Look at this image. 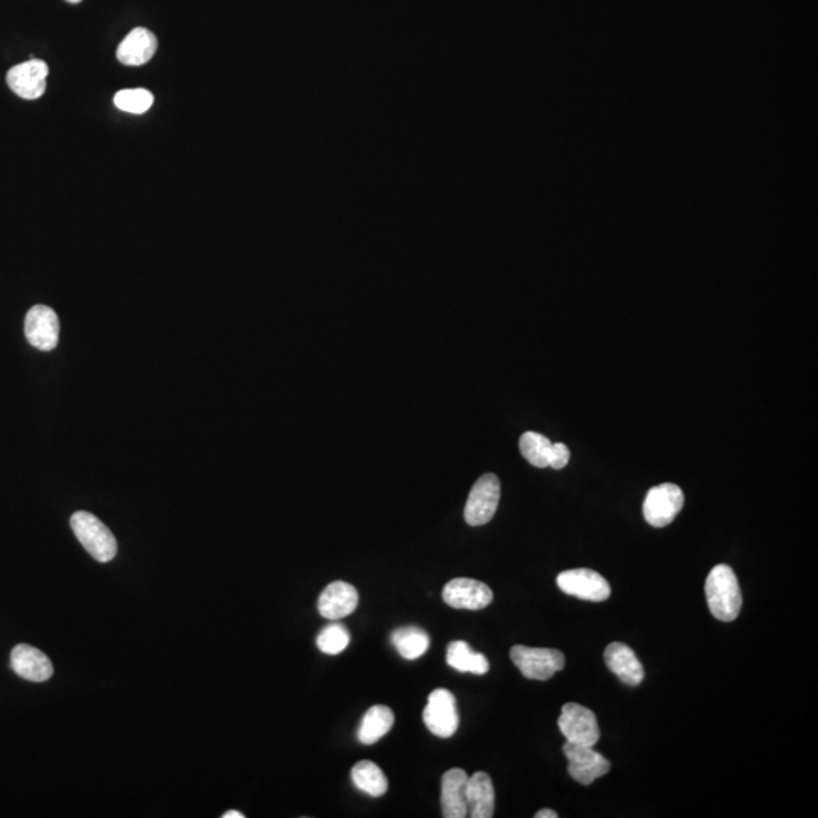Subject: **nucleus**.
<instances>
[{
  "label": "nucleus",
  "mask_w": 818,
  "mask_h": 818,
  "mask_svg": "<svg viewBox=\"0 0 818 818\" xmlns=\"http://www.w3.org/2000/svg\"><path fill=\"white\" fill-rule=\"evenodd\" d=\"M469 775L464 770L452 769L441 781V808L444 818H464L469 815L466 788Z\"/></svg>",
  "instance_id": "17"
},
{
  "label": "nucleus",
  "mask_w": 818,
  "mask_h": 818,
  "mask_svg": "<svg viewBox=\"0 0 818 818\" xmlns=\"http://www.w3.org/2000/svg\"><path fill=\"white\" fill-rule=\"evenodd\" d=\"M552 441L538 432H525L520 438V452L525 456L526 461L538 469L549 467L550 453H552Z\"/></svg>",
  "instance_id": "23"
},
{
  "label": "nucleus",
  "mask_w": 818,
  "mask_h": 818,
  "mask_svg": "<svg viewBox=\"0 0 818 818\" xmlns=\"http://www.w3.org/2000/svg\"><path fill=\"white\" fill-rule=\"evenodd\" d=\"M352 781L358 790L372 797H382L388 790L385 773L372 761H358L353 765Z\"/></svg>",
  "instance_id": "21"
},
{
  "label": "nucleus",
  "mask_w": 818,
  "mask_h": 818,
  "mask_svg": "<svg viewBox=\"0 0 818 818\" xmlns=\"http://www.w3.org/2000/svg\"><path fill=\"white\" fill-rule=\"evenodd\" d=\"M391 643L396 647L400 656L405 659H417L425 655L429 649V635L423 629L406 626V628L396 629L391 635Z\"/></svg>",
  "instance_id": "22"
},
{
  "label": "nucleus",
  "mask_w": 818,
  "mask_h": 818,
  "mask_svg": "<svg viewBox=\"0 0 818 818\" xmlns=\"http://www.w3.org/2000/svg\"><path fill=\"white\" fill-rule=\"evenodd\" d=\"M535 818H558V814L552 809H540V811L535 814Z\"/></svg>",
  "instance_id": "27"
},
{
  "label": "nucleus",
  "mask_w": 818,
  "mask_h": 818,
  "mask_svg": "<svg viewBox=\"0 0 818 818\" xmlns=\"http://www.w3.org/2000/svg\"><path fill=\"white\" fill-rule=\"evenodd\" d=\"M349 631L340 623H332L322 629L317 637V647L326 655H338L349 646Z\"/></svg>",
  "instance_id": "25"
},
{
  "label": "nucleus",
  "mask_w": 818,
  "mask_h": 818,
  "mask_svg": "<svg viewBox=\"0 0 818 818\" xmlns=\"http://www.w3.org/2000/svg\"><path fill=\"white\" fill-rule=\"evenodd\" d=\"M684 491L675 484H661L650 488L644 500L643 514L653 528H664L676 519L684 508Z\"/></svg>",
  "instance_id": "4"
},
{
  "label": "nucleus",
  "mask_w": 818,
  "mask_h": 818,
  "mask_svg": "<svg viewBox=\"0 0 818 818\" xmlns=\"http://www.w3.org/2000/svg\"><path fill=\"white\" fill-rule=\"evenodd\" d=\"M558 728L569 743L581 746L594 747L600 738L596 714L579 703L570 702L562 706Z\"/></svg>",
  "instance_id": "5"
},
{
  "label": "nucleus",
  "mask_w": 818,
  "mask_h": 818,
  "mask_svg": "<svg viewBox=\"0 0 818 818\" xmlns=\"http://www.w3.org/2000/svg\"><path fill=\"white\" fill-rule=\"evenodd\" d=\"M223 818H244L240 811H228L223 814Z\"/></svg>",
  "instance_id": "28"
},
{
  "label": "nucleus",
  "mask_w": 818,
  "mask_h": 818,
  "mask_svg": "<svg viewBox=\"0 0 818 818\" xmlns=\"http://www.w3.org/2000/svg\"><path fill=\"white\" fill-rule=\"evenodd\" d=\"M556 584L569 596L588 602H605L611 596L608 581L590 569L566 570L559 573Z\"/></svg>",
  "instance_id": "9"
},
{
  "label": "nucleus",
  "mask_w": 818,
  "mask_h": 818,
  "mask_svg": "<svg viewBox=\"0 0 818 818\" xmlns=\"http://www.w3.org/2000/svg\"><path fill=\"white\" fill-rule=\"evenodd\" d=\"M153 94L146 88H128V90H120L114 96V104L119 110L131 114H144L152 108Z\"/></svg>",
  "instance_id": "24"
},
{
  "label": "nucleus",
  "mask_w": 818,
  "mask_h": 818,
  "mask_svg": "<svg viewBox=\"0 0 818 818\" xmlns=\"http://www.w3.org/2000/svg\"><path fill=\"white\" fill-rule=\"evenodd\" d=\"M606 667L611 670L623 684L629 687H637L643 682L644 669L640 659L635 655L631 647L626 646L625 643L609 644L605 649Z\"/></svg>",
  "instance_id": "15"
},
{
  "label": "nucleus",
  "mask_w": 818,
  "mask_h": 818,
  "mask_svg": "<svg viewBox=\"0 0 818 818\" xmlns=\"http://www.w3.org/2000/svg\"><path fill=\"white\" fill-rule=\"evenodd\" d=\"M709 611L720 622H734L740 616L743 597L734 570L719 564L709 572L705 584Z\"/></svg>",
  "instance_id": "1"
},
{
  "label": "nucleus",
  "mask_w": 818,
  "mask_h": 818,
  "mask_svg": "<svg viewBox=\"0 0 818 818\" xmlns=\"http://www.w3.org/2000/svg\"><path fill=\"white\" fill-rule=\"evenodd\" d=\"M423 722L435 737H453L459 726L455 696L446 688L432 691L429 694L428 705L423 711Z\"/></svg>",
  "instance_id": "7"
},
{
  "label": "nucleus",
  "mask_w": 818,
  "mask_h": 818,
  "mask_svg": "<svg viewBox=\"0 0 818 818\" xmlns=\"http://www.w3.org/2000/svg\"><path fill=\"white\" fill-rule=\"evenodd\" d=\"M25 335L35 349L44 352L54 350L60 338V319L57 313L46 305L32 306L26 314Z\"/></svg>",
  "instance_id": "10"
},
{
  "label": "nucleus",
  "mask_w": 818,
  "mask_h": 818,
  "mask_svg": "<svg viewBox=\"0 0 818 818\" xmlns=\"http://www.w3.org/2000/svg\"><path fill=\"white\" fill-rule=\"evenodd\" d=\"M49 67L43 60L26 61L17 64L8 72L7 84L17 96L26 100L40 99L46 91V79Z\"/></svg>",
  "instance_id": "12"
},
{
  "label": "nucleus",
  "mask_w": 818,
  "mask_h": 818,
  "mask_svg": "<svg viewBox=\"0 0 818 818\" xmlns=\"http://www.w3.org/2000/svg\"><path fill=\"white\" fill-rule=\"evenodd\" d=\"M446 661L452 669L461 673L487 675L490 662L482 653L475 652L466 641H452L447 646Z\"/></svg>",
  "instance_id": "19"
},
{
  "label": "nucleus",
  "mask_w": 818,
  "mask_h": 818,
  "mask_svg": "<svg viewBox=\"0 0 818 818\" xmlns=\"http://www.w3.org/2000/svg\"><path fill=\"white\" fill-rule=\"evenodd\" d=\"M394 725V714L388 706L375 705L366 712L361 722L358 738L361 743L375 744L390 732Z\"/></svg>",
  "instance_id": "20"
},
{
  "label": "nucleus",
  "mask_w": 818,
  "mask_h": 818,
  "mask_svg": "<svg viewBox=\"0 0 818 818\" xmlns=\"http://www.w3.org/2000/svg\"><path fill=\"white\" fill-rule=\"evenodd\" d=\"M562 750L569 761V775L581 785H591L611 770V762L594 747L567 741Z\"/></svg>",
  "instance_id": "8"
},
{
  "label": "nucleus",
  "mask_w": 818,
  "mask_h": 818,
  "mask_svg": "<svg viewBox=\"0 0 818 818\" xmlns=\"http://www.w3.org/2000/svg\"><path fill=\"white\" fill-rule=\"evenodd\" d=\"M157 49V35L146 28H135L120 43L117 60L129 67L144 66L152 60Z\"/></svg>",
  "instance_id": "16"
},
{
  "label": "nucleus",
  "mask_w": 818,
  "mask_h": 818,
  "mask_svg": "<svg viewBox=\"0 0 818 818\" xmlns=\"http://www.w3.org/2000/svg\"><path fill=\"white\" fill-rule=\"evenodd\" d=\"M443 600L450 608L484 609L493 602V591L484 582L469 578H456L447 582Z\"/></svg>",
  "instance_id": "11"
},
{
  "label": "nucleus",
  "mask_w": 818,
  "mask_h": 818,
  "mask_svg": "<svg viewBox=\"0 0 818 818\" xmlns=\"http://www.w3.org/2000/svg\"><path fill=\"white\" fill-rule=\"evenodd\" d=\"M570 461L569 447L564 443H553L552 453H550L549 467L555 470L564 469Z\"/></svg>",
  "instance_id": "26"
},
{
  "label": "nucleus",
  "mask_w": 818,
  "mask_h": 818,
  "mask_svg": "<svg viewBox=\"0 0 818 818\" xmlns=\"http://www.w3.org/2000/svg\"><path fill=\"white\" fill-rule=\"evenodd\" d=\"M467 806L469 815L472 818H491L494 815V793L493 781L484 772L475 773L469 776L466 788Z\"/></svg>",
  "instance_id": "18"
},
{
  "label": "nucleus",
  "mask_w": 818,
  "mask_h": 818,
  "mask_svg": "<svg viewBox=\"0 0 818 818\" xmlns=\"http://www.w3.org/2000/svg\"><path fill=\"white\" fill-rule=\"evenodd\" d=\"M509 655L522 675L534 681H547L566 667L564 653L556 649L514 646Z\"/></svg>",
  "instance_id": "3"
},
{
  "label": "nucleus",
  "mask_w": 818,
  "mask_h": 818,
  "mask_svg": "<svg viewBox=\"0 0 818 818\" xmlns=\"http://www.w3.org/2000/svg\"><path fill=\"white\" fill-rule=\"evenodd\" d=\"M11 669L20 678L31 682H46L54 675V666L46 653L29 644H19L11 652Z\"/></svg>",
  "instance_id": "13"
},
{
  "label": "nucleus",
  "mask_w": 818,
  "mask_h": 818,
  "mask_svg": "<svg viewBox=\"0 0 818 818\" xmlns=\"http://www.w3.org/2000/svg\"><path fill=\"white\" fill-rule=\"evenodd\" d=\"M70 526L79 543L96 561L110 562L117 555V540L104 522L87 511H78L70 519Z\"/></svg>",
  "instance_id": "2"
},
{
  "label": "nucleus",
  "mask_w": 818,
  "mask_h": 818,
  "mask_svg": "<svg viewBox=\"0 0 818 818\" xmlns=\"http://www.w3.org/2000/svg\"><path fill=\"white\" fill-rule=\"evenodd\" d=\"M67 2H69V4H79L82 0H67Z\"/></svg>",
  "instance_id": "29"
},
{
  "label": "nucleus",
  "mask_w": 818,
  "mask_h": 818,
  "mask_svg": "<svg viewBox=\"0 0 818 818\" xmlns=\"http://www.w3.org/2000/svg\"><path fill=\"white\" fill-rule=\"evenodd\" d=\"M500 500V481L493 473L481 476L473 485L464 509V519L467 525H487L494 514Z\"/></svg>",
  "instance_id": "6"
},
{
  "label": "nucleus",
  "mask_w": 818,
  "mask_h": 818,
  "mask_svg": "<svg viewBox=\"0 0 818 818\" xmlns=\"http://www.w3.org/2000/svg\"><path fill=\"white\" fill-rule=\"evenodd\" d=\"M360 602L358 591L344 581L331 582L319 597L320 616L328 620L344 619L355 611Z\"/></svg>",
  "instance_id": "14"
}]
</instances>
